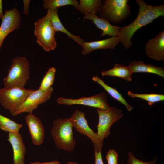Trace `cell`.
Segmentation results:
<instances>
[{
  "mask_svg": "<svg viewBox=\"0 0 164 164\" xmlns=\"http://www.w3.org/2000/svg\"><path fill=\"white\" fill-rule=\"evenodd\" d=\"M139 6L138 15L135 20L129 25L120 27L118 36L123 47L129 49L132 46L131 39L138 29L153 21L157 18L164 17V4L152 6L147 4L143 0H136Z\"/></svg>",
  "mask_w": 164,
  "mask_h": 164,
  "instance_id": "cell-1",
  "label": "cell"
},
{
  "mask_svg": "<svg viewBox=\"0 0 164 164\" xmlns=\"http://www.w3.org/2000/svg\"><path fill=\"white\" fill-rule=\"evenodd\" d=\"M73 127L70 118H59L53 121L50 133L58 149L68 152L74 150L76 142L73 137Z\"/></svg>",
  "mask_w": 164,
  "mask_h": 164,
  "instance_id": "cell-2",
  "label": "cell"
},
{
  "mask_svg": "<svg viewBox=\"0 0 164 164\" xmlns=\"http://www.w3.org/2000/svg\"><path fill=\"white\" fill-rule=\"evenodd\" d=\"M30 75L29 63L25 57L17 56L12 60L7 75L3 79L4 87L24 88Z\"/></svg>",
  "mask_w": 164,
  "mask_h": 164,
  "instance_id": "cell-3",
  "label": "cell"
},
{
  "mask_svg": "<svg viewBox=\"0 0 164 164\" xmlns=\"http://www.w3.org/2000/svg\"><path fill=\"white\" fill-rule=\"evenodd\" d=\"M128 0H105L101 1L99 12L100 18L111 24H118L131 15Z\"/></svg>",
  "mask_w": 164,
  "mask_h": 164,
  "instance_id": "cell-4",
  "label": "cell"
},
{
  "mask_svg": "<svg viewBox=\"0 0 164 164\" xmlns=\"http://www.w3.org/2000/svg\"><path fill=\"white\" fill-rule=\"evenodd\" d=\"M34 34L38 44L46 52L54 50L57 43L55 35L56 33L50 19V11L47 9L46 15L34 23Z\"/></svg>",
  "mask_w": 164,
  "mask_h": 164,
  "instance_id": "cell-5",
  "label": "cell"
},
{
  "mask_svg": "<svg viewBox=\"0 0 164 164\" xmlns=\"http://www.w3.org/2000/svg\"><path fill=\"white\" fill-rule=\"evenodd\" d=\"M35 90L18 87L0 88V104L12 116L27 96Z\"/></svg>",
  "mask_w": 164,
  "mask_h": 164,
  "instance_id": "cell-6",
  "label": "cell"
},
{
  "mask_svg": "<svg viewBox=\"0 0 164 164\" xmlns=\"http://www.w3.org/2000/svg\"><path fill=\"white\" fill-rule=\"evenodd\" d=\"M97 111L99 116L97 133L103 144L104 139L107 138L110 133L111 126L121 119L124 115L121 110L114 107H110L106 110L97 108Z\"/></svg>",
  "mask_w": 164,
  "mask_h": 164,
  "instance_id": "cell-7",
  "label": "cell"
},
{
  "mask_svg": "<svg viewBox=\"0 0 164 164\" xmlns=\"http://www.w3.org/2000/svg\"><path fill=\"white\" fill-rule=\"evenodd\" d=\"M53 91L52 87L46 91L39 89L35 90L27 96L12 116L25 112L32 113L33 111L37 108L40 104L45 103L50 98Z\"/></svg>",
  "mask_w": 164,
  "mask_h": 164,
  "instance_id": "cell-8",
  "label": "cell"
},
{
  "mask_svg": "<svg viewBox=\"0 0 164 164\" xmlns=\"http://www.w3.org/2000/svg\"><path fill=\"white\" fill-rule=\"evenodd\" d=\"M73 127L79 133L87 136L92 141L94 151H101L103 144L101 142L98 134L89 126L84 112L76 110L70 118Z\"/></svg>",
  "mask_w": 164,
  "mask_h": 164,
  "instance_id": "cell-9",
  "label": "cell"
},
{
  "mask_svg": "<svg viewBox=\"0 0 164 164\" xmlns=\"http://www.w3.org/2000/svg\"><path fill=\"white\" fill-rule=\"evenodd\" d=\"M106 94L104 92L88 97H83L77 99H72L60 97L57 100L59 104L67 105H82L95 107L102 110L109 108Z\"/></svg>",
  "mask_w": 164,
  "mask_h": 164,
  "instance_id": "cell-10",
  "label": "cell"
},
{
  "mask_svg": "<svg viewBox=\"0 0 164 164\" xmlns=\"http://www.w3.org/2000/svg\"><path fill=\"white\" fill-rule=\"evenodd\" d=\"M21 19V15L16 8L5 10L0 26V50L6 36L12 31L19 28Z\"/></svg>",
  "mask_w": 164,
  "mask_h": 164,
  "instance_id": "cell-11",
  "label": "cell"
},
{
  "mask_svg": "<svg viewBox=\"0 0 164 164\" xmlns=\"http://www.w3.org/2000/svg\"><path fill=\"white\" fill-rule=\"evenodd\" d=\"M145 51L149 58L159 61L164 60V30L148 40Z\"/></svg>",
  "mask_w": 164,
  "mask_h": 164,
  "instance_id": "cell-12",
  "label": "cell"
},
{
  "mask_svg": "<svg viewBox=\"0 0 164 164\" xmlns=\"http://www.w3.org/2000/svg\"><path fill=\"white\" fill-rule=\"evenodd\" d=\"M32 142L36 145H39L44 138V128L40 119L32 113L29 114L25 118Z\"/></svg>",
  "mask_w": 164,
  "mask_h": 164,
  "instance_id": "cell-13",
  "label": "cell"
},
{
  "mask_svg": "<svg viewBox=\"0 0 164 164\" xmlns=\"http://www.w3.org/2000/svg\"><path fill=\"white\" fill-rule=\"evenodd\" d=\"M8 137V140L13 149V164H25L26 149L21 134L9 133Z\"/></svg>",
  "mask_w": 164,
  "mask_h": 164,
  "instance_id": "cell-14",
  "label": "cell"
},
{
  "mask_svg": "<svg viewBox=\"0 0 164 164\" xmlns=\"http://www.w3.org/2000/svg\"><path fill=\"white\" fill-rule=\"evenodd\" d=\"M83 19H88L99 29L102 31L100 37H104L106 35L110 36H118L119 27L114 26L108 21L98 17L96 14H87L84 15Z\"/></svg>",
  "mask_w": 164,
  "mask_h": 164,
  "instance_id": "cell-15",
  "label": "cell"
},
{
  "mask_svg": "<svg viewBox=\"0 0 164 164\" xmlns=\"http://www.w3.org/2000/svg\"><path fill=\"white\" fill-rule=\"evenodd\" d=\"M119 43L120 39L118 36H112L107 39L96 41H84L81 45L82 50L81 53L86 55L99 49H114Z\"/></svg>",
  "mask_w": 164,
  "mask_h": 164,
  "instance_id": "cell-16",
  "label": "cell"
},
{
  "mask_svg": "<svg viewBox=\"0 0 164 164\" xmlns=\"http://www.w3.org/2000/svg\"><path fill=\"white\" fill-rule=\"evenodd\" d=\"M49 9L50 11V19L55 32H60L65 34L69 38L81 46L84 40L79 36L71 33L64 26L59 17L58 9Z\"/></svg>",
  "mask_w": 164,
  "mask_h": 164,
  "instance_id": "cell-17",
  "label": "cell"
},
{
  "mask_svg": "<svg viewBox=\"0 0 164 164\" xmlns=\"http://www.w3.org/2000/svg\"><path fill=\"white\" fill-rule=\"evenodd\" d=\"M128 66L133 73H148L156 74L164 78V69L162 67H157L150 64H145L142 61H133Z\"/></svg>",
  "mask_w": 164,
  "mask_h": 164,
  "instance_id": "cell-18",
  "label": "cell"
},
{
  "mask_svg": "<svg viewBox=\"0 0 164 164\" xmlns=\"http://www.w3.org/2000/svg\"><path fill=\"white\" fill-rule=\"evenodd\" d=\"M103 76H108L120 77L128 82L131 81L132 73L129 67L116 63L113 67L108 70L101 72Z\"/></svg>",
  "mask_w": 164,
  "mask_h": 164,
  "instance_id": "cell-19",
  "label": "cell"
},
{
  "mask_svg": "<svg viewBox=\"0 0 164 164\" xmlns=\"http://www.w3.org/2000/svg\"><path fill=\"white\" fill-rule=\"evenodd\" d=\"M80 3L75 7L84 15L99 12L101 4V0H80Z\"/></svg>",
  "mask_w": 164,
  "mask_h": 164,
  "instance_id": "cell-20",
  "label": "cell"
},
{
  "mask_svg": "<svg viewBox=\"0 0 164 164\" xmlns=\"http://www.w3.org/2000/svg\"><path fill=\"white\" fill-rule=\"evenodd\" d=\"M92 79L102 87L113 98L124 105L128 111H131L132 110L133 107L127 102L121 94L116 89L108 85L97 76H93Z\"/></svg>",
  "mask_w": 164,
  "mask_h": 164,
  "instance_id": "cell-21",
  "label": "cell"
},
{
  "mask_svg": "<svg viewBox=\"0 0 164 164\" xmlns=\"http://www.w3.org/2000/svg\"><path fill=\"white\" fill-rule=\"evenodd\" d=\"M22 126V124L18 123L9 118L0 114V129L9 133H19Z\"/></svg>",
  "mask_w": 164,
  "mask_h": 164,
  "instance_id": "cell-22",
  "label": "cell"
},
{
  "mask_svg": "<svg viewBox=\"0 0 164 164\" xmlns=\"http://www.w3.org/2000/svg\"><path fill=\"white\" fill-rule=\"evenodd\" d=\"M79 3L76 0H43V7L45 9H58V8L70 5L74 7Z\"/></svg>",
  "mask_w": 164,
  "mask_h": 164,
  "instance_id": "cell-23",
  "label": "cell"
},
{
  "mask_svg": "<svg viewBox=\"0 0 164 164\" xmlns=\"http://www.w3.org/2000/svg\"><path fill=\"white\" fill-rule=\"evenodd\" d=\"M128 95L132 98L137 97L147 101L150 106L153 105L155 103L162 101L164 100V95L158 94H137L128 91Z\"/></svg>",
  "mask_w": 164,
  "mask_h": 164,
  "instance_id": "cell-24",
  "label": "cell"
},
{
  "mask_svg": "<svg viewBox=\"0 0 164 164\" xmlns=\"http://www.w3.org/2000/svg\"><path fill=\"white\" fill-rule=\"evenodd\" d=\"M56 72L55 67L50 68L42 79L39 89L43 91L49 90L53 84Z\"/></svg>",
  "mask_w": 164,
  "mask_h": 164,
  "instance_id": "cell-25",
  "label": "cell"
},
{
  "mask_svg": "<svg viewBox=\"0 0 164 164\" xmlns=\"http://www.w3.org/2000/svg\"><path fill=\"white\" fill-rule=\"evenodd\" d=\"M128 164H156L157 157L155 156L153 159L148 162H144L136 158L133 153L128 151Z\"/></svg>",
  "mask_w": 164,
  "mask_h": 164,
  "instance_id": "cell-26",
  "label": "cell"
},
{
  "mask_svg": "<svg viewBox=\"0 0 164 164\" xmlns=\"http://www.w3.org/2000/svg\"><path fill=\"white\" fill-rule=\"evenodd\" d=\"M118 155L114 149H110L107 153L106 158L108 164H118Z\"/></svg>",
  "mask_w": 164,
  "mask_h": 164,
  "instance_id": "cell-27",
  "label": "cell"
},
{
  "mask_svg": "<svg viewBox=\"0 0 164 164\" xmlns=\"http://www.w3.org/2000/svg\"><path fill=\"white\" fill-rule=\"evenodd\" d=\"M94 164H104L102 156L101 151L98 152L94 151Z\"/></svg>",
  "mask_w": 164,
  "mask_h": 164,
  "instance_id": "cell-28",
  "label": "cell"
},
{
  "mask_svg": "<svg viewBox=\"0 0 164 164\" xmlns=\"http://www.w3.org/2000/svg\"><path fill=\"white\" fill-rule=\"evenodd\" d=\"M30 2V0H24L23 13L25 15L27 16L29 14V3Z\"/></svg>",
  "mask_w": 164,
  "mask_h": 164,
  "instance_id": "cell-29",
  "label": "cell"
},
{
  "mask_svg": "<svg viewBox=\"0 0 164 164\" xmlns=\"http://www.w3.org/2000/svg\"><path fill=\"white\" fill-rule=\"evenodd\" d=\"M30 164H60V162L58 161L55 160L44 162H41L39 161H36L31 162Z\"/></svg>",
  "mask_w": 164,
  "mask_h": 164,
  "instance_id": "cell-30",
  "label": "cell"
},
{
  "mask_svg": "<svg viewBox=\"0 0 164 164\" xmlns=\"http://www.w3.org/2000/svg\"><path fill=\"white\" fill-rule=\"evenodd\" d=\"M4 15L2 9V1L0 0V19H2L3 18Z\"/></svg>",
  "mask_w": 164,
  "mask_h": 164,
  "instance_id": "cell-31",
  "label": "cell"
},
{
  "mask_svg": "<svg viewBox=\"0 0 164 164\" xmlns=\"http://www.w3.org/2000/svg\"><path fill=\"white\" fill-rule=\"evenodd\" d=\"M65 164H78L77 163L74 162H69L66 163Z\"/></svg>",
  "mask_w": 164,
  "mask_h": 164,
  "instance_id": "cell-32",
  "label": "cell"
}]
</instances>
